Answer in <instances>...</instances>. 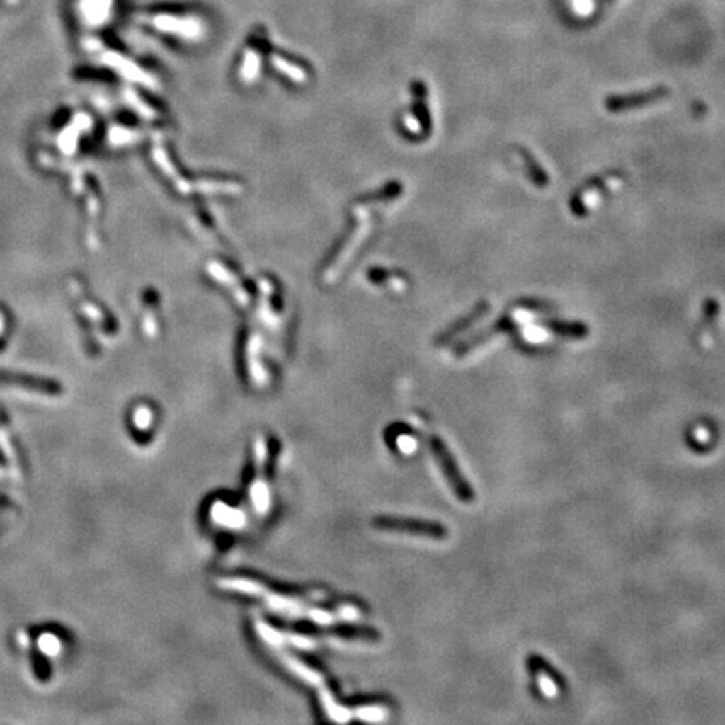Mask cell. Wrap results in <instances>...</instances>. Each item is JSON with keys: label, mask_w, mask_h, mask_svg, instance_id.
Returning <instances> with one entry per match:
<instances>
[{"label": "cell", "mask_w": 725, "mask_h": 725, "mask_svg": "<svg viewBox=\"0 0 725 725\" xmlns=\"http://www.w3.org/2000/svg\"><path fill=\"white\" fill-rule=\"evenodd\" d=\"M430 448H432L435 460H437L438 467H440L442 474L445 475L448 486L452 487L453 493H455L457 498L464 504H470V502L475 501V492L474 489L470 487V484L467 482L464 475H462L459 465H457L455 459L448 450L445 442L440 440L438 437L430 438Z\"/></svg>", "instance_id": "obj_1"}, {"label": "cell", "mask_w": 725, "mask_h": 725, "mask_svg": "<svg viewBox=\"0 0 725 725\" xmlns=\"http://www.w3.org/2000/svg\"><path fill=\"white\" fill-rule=\"evenodd\" d=\"M375 527L382 529V531L405 532L430 539H445L448 536L447 527L440 523L411 518H378L375 519Z\"/></svg>", "instance_id": "obj_2"}, {"label": "cell", "mask_w": 725, "mask_h": 725, "mask_svg": "<svg viewBox=\"0 0 725 725\" xmlns=\"http://www.w3.org/2000/svg\"><path fill=\"white\" fill-rule=\"evenodd\" d=\"M668 94L670 91L665 88V86H658V88L632 94V96H610L605 101V106L610 113H623L629 110H638V108L648 106V104L658 103L661 99L668 98Z\"/></svg>", "instance_id": "obj_3"}, {"label": "cell", "mask_w": 725, "mask_h": 725, "mask_svg": "<svg viewBox=\"0 0 725 725\" xmlns=\"http://www.w3.org/2000/svg\"><path fill=\"white\" fill-rule=\"evenodd\" d=\"M611 183H616V176L605 175L589 180L586 185H583L581 190H579V192L573 197V200H571V210H573V214L576 217L586 215L591 203H595L598 198L601 197L603 192H605L606 185Z\"/></svg>", "instance_id": "obj_4"}, {"label": "cell", "mask_w": 725, "mask_h": 725, "mask_svg": "<svg viewBox=\"0 0 725 725\" xmlns=\"http://www.w3.org/2000/svg\"><path fill=\"white\" fill-rule=\"evenodd\" d=\"M515 326H518V324H515V321L512 319V317H509V316L501 317V319H498L497 323L493 324V326H491V328H487L486 331H482V333H479L477 336L472 338V339H469V341L462 343L460 346L457 348V350H455V355H457V356H465V355H469L470 351H474L475 348L480 346V344H484V343L491 341L492 338L498 336V334L507 333V331H514V329H515Z\"/></svg>", "instance_id": "obj_5"}, {"label": "cell", "mask_w": 725, "mask_h": 725, "mask_svg": "<svg viewBox=\"0 0 725 725\" xmlns=\"http://www.w3.org/2000/svg\"><path fill=\"white\" fill-rule=\"evenodd\" d=\"M542 328L552 331L557 336L583 339L588 336V328L581 323H563V321H544Z\"/></svg>", "instance_id": "obj_6"}, {"label": "cell", "mask_w": 725, "mask_h": 725, "mask_svg": "<svg viewBox=\"0 0 725 725\" xmlns=\"http://www.w3.org/2000/svg\"><path fill=\"white\" fill-rule=\"evenodd\" d=\"M527 668L532 675H546V677H549L551 682L556 683L559 688H563L566 685V680L561 677V675L557 673V670L554 667H551L541 655H529Z\"/></svg>", "instance_id": "obj_7"}, {"label": "cell", "mask_w": 725, "mask_h": 725, "mask_svg": "<svg viewBox=\"0 0 725 725\" xmlns=\"http://www.w3.org/2000/svg\"><path fill=\"white\" fill-rule=\"evenodd\" d=\"M518 153L520 158H523L525 171H527V176L531 178L532 183L537 185V187H547V185H549V176H547L546 171L541 169V165L534 160L531 153L524 148H518Z\"/></svg>", "instance_id": "obj_8"}, {"label": "cell", "mask_w": 725, "mask_h": 725, "mask_svg": "<svg viewBox=\"0 0 725 725\" xmlns=\"http://www.w3.org/2000/svg\"><path fill=\"white\" fill-rule=\"evenodd\" d=\"M489 307H491V304H489L487 301H482V302H480V304L474 309L472 314H469L467 317H464V319L459 321V323H457L455 326H453V328L448 329L445 334H442L440 341H442V343L450 341V339H452L453 336H455V334H459L460 331H464V329H467V328H470V326H472V324L475 323V321H479L480 317H484V316L487 314V312H489Z\"/></svg>", "instance_id": "obj_9"}, {"label": "cell", "mask_w": 725, "mask_h": 725, "mask_svg": "<svg viewBox=\"0 0 725 725\" xmlns=\"http://www.w3.org/2000/svg\"><path fill=\"white\" fill-rule=\"evenodd\" d=\"M4 323H6V319H4L2 311H0V334L4 333V328H6V324H4Z\"/></svg>", "instance_id": "obj_10"}, {"label": "cell", "mask_w": 725, "mask_h": 725, "mask_svg": "<svg viewBox=\"0 0 725 725\" xmlns=\"http://www.w3.org/2000/svg\"><path fill=\"white\" fill-rule=\"evenodd\" d=\"M4 4H6V0H0V8L4 7Z\"/></svg>", "instance_id": "obj_11"}]
</instances>
